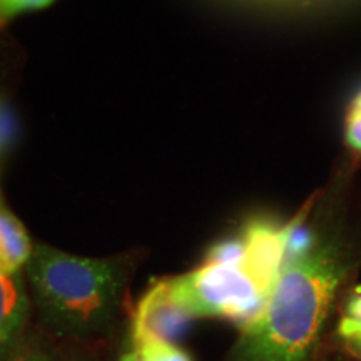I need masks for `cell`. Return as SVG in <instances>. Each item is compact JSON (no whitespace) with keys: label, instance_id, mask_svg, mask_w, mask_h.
Wrapping results in <instances>:
<instances>
[{"label":"cell","instance_id":"cell-8","mask_svg":"<svg viewBox=\"0 0 361 361\" xmlns=\"http://www.w3.org/2000/svg\"><path fill=\"white\" fill-rule=\"evenodd\" d=\"M336 335L341 338V341L361 335V288L346 301L345 314L338 323Z\"/></svg>","mask_w":361,"mask_h":361},{"label":"cell","instance_id":"cell-9","mask_svg":"<svg viewBox=\"0 0 361 361\" xmlns=\"http://www.w3.org/2000/svg\"><path fill=\"white\" fill-rule=\"evenodd\" d=\"M134 351L141 356L142 361H192L186 350L169 343H147Z\"/></svg>","mask_w":361,"mask_h":361},{"label":"cell","instance_id":"cell-6","mask_svg":"<svg viewBox=\"0 0 361 361\" xmlns=\"http://www.w3.org/2000/svg\"><path fill=\"white\" fill-rule=\"evenodd\" d=\"M29 316V300L19 274L0 268V355L19 338Z\"/></svg>","mask_w":361,"mask_h":361},{"label":"cell","instance_id":"cell-14","mask_svg":"<svg viewBox=\"0 0 361 361\" xmlns=\"http://www.w3.org/2000/svg\"><path fill=\"white\" fill-rule=\"evenodd\" d=\"M314 361H350V360H346L345 356H343L338 350L328 348V350L322 351V353L316 356Z\"/></svg>","mask_w":361,"mask_h":361},{"label":"cell","instance_id":"cell-2","mask_svg":"<svg viewBox=\"0 0 361 361\" xmlns=\"http://www.w3.org/2000/svg\"><path fill=\"white\" fill-rule=\"evenodd\" d=\"M25 268L35 303L52 331L80 340L111 333L129 279L128 261L82 258L39 245Z\"/></svg>","mask_w":361,"mask_h":361},{"label":"cell","instance_id":"cell-17","mask_svg":"<svg viewBox=\"0 0 361 361\" xmlns=\"http://www.w3.org/2000/svg\"><path fill=\"white\" fill-rule=\"evenodd\" d=\"M4 20H6V17H4V16H2V12H0V25L4 24Z\"/></svg>","mask_w":361,"mask_h":361},{"label":"cell","instance_id":"cell-4","mask_svg":"<svg viewBox=\"0 0 361 361\" xmlns=\"http://www.w3.org/2000/svg\"><path fill=\"white\" fill-rule=\"evenodd\" d=\"M194 316L176 295L173 278L159 279L139 300L130 324L134 350L147 343L178 345L188 335Z\"/></svg>","mask_w":361,"mask_h":361},{"label":"cell","instance_id":"cell-18","mask_svg":"<svg viewBox=\"0 0 361 361\" xmlns=\"http://www.w3.org/2000/svg\"><path fill=\"white\" fill-rule=\"evenodd\" d=\"M0 204H2V197H0Z\"/></svg>","mask_w":361,"mask_h":361},{"label":"cell","instance_id":"cell-11","mask_svg":"<svg viewBox=\"0 0 361 361\" xmlns=\"http://www.w3.org/2000/svg\"><path fill=\"white\" fill-rule=\"evenodd\" d=\"M346 141L351 147L361 151V92L351 102V107L346 116Z\"/></svg>","mask_w":361,"mask_h":361},{"label":"cell","instance_id":"cell-3","mask_svg":"<svg viewBox=\"0 0 361 361\" xmlns=\"http://www.w3.org/2000/svg\"><path fill=\"white\" fill-rule=\"evenodd\" d=\"M173 283L194 319L221 318L245 326L266 303V296L239 264L204 261L191 273L173 278Z\"/></svg>","mask_w":361,"mask_h":361},{"label":"cell","instance_id":"cell-12","mask_svg":"<svg viewBox=\"0 0 361 361\" xmlns=\"http://www.w3.org/2000/svg\"><path fill=\"white\" fill-rule=\"evenodd\" d=\"M51 2L52 0H0V12L7 19V17L16 16V13L44 8Z\"/></svg>","mask_w":361,"mask_h":361},{"label":"cell","instance_id":"cell-7","mask_svg":"<svg viewBox=\"0 0 361 361\" xmlns=\"http://www.w3.org/2000/svg\"><path fill=\"white\" fill-rule=\"evenodd\" d=\"M34 252L24 224L6 206L0 204V268L7 273H19Z\"/></svg>","mask_w":361,"mask_h":361},{"label":"cell","instance_id":"cell-5","mask_svg":"<svg viewBox=\"0 0 361 361\" xmlns=\"http://www.w3.org/2000/svg\"><path fill=\"white\" fill-rule=\"evenodd\" d=\"M298 219L300 214L288 224H279L259 218L251 219L243 228L241 239L245 245V258L241 268L256 283L266 300L286 263L288 243Z\"/></svg>","mask_w":361,"mask_h":361},{"label":"cell","instance_id":"cell-19","mask_svg":"<svg viewBox=\"0 0 361 361\" xmlns=\"http://www.w3.org/2000/svg\"><path fill=\"white\" fill-rule=\"evenodd\" d=\"M360 336H361V335H360ZM355 338H356V336H355Z\"/></svg>","mask_w":361,"mask_h":361},{"label":"cell","instance_id":"cell-1","mask_svg":"<svg viewBox=\"0 0 361 361\" xmlns=\"http://www.w3.org/2000/svg\"><path fill=\"white\" fill-rule=\"evenodd\" d=\"M353 266L345 239L314 238L308 250L286 259L264 308L241 326L224 361H314Z\"/></svg>","mask_w":361,"mask_h":361},{"label":"cell","instance_id":"cell-15","mask_svg":"<svg viewBox=\"0 0 361 361\" xmlns=\"http://www.w3.org/2000/svg\"><path fill=\"white\" fill-rule=\"evenodd\" d=\"M119 361H142V360L141 356L135 353V351H133V353H126Z\"/></svg>","mask_w":361,"mask_h":361},{"label":"cell","instance_id":"cell-16","mask_svg":"<svg viewBox=\"0 0 361 361\" xmlns=\"http://www.w3.org/2000/svg\"><path fill=\"white\" fill-rule=\"evenodd\" d=\"M22 361H42V360L37 358V356H30V358H25V360H22Z\"/></svg>","mask_w":361,"mask_h":361},{"label":"cell","instance_id":"cell-10","mask_svg":"<svg viewBox=\"0 0 361 361\" xmlns=\"http://www.w3.org/2000/svg\"><path fill=\"white\" fill-rule=\"evenodd\" d=\"M17 134H19L17 117L11 106L0 99V157L7 154L8 149L16 144Z\"/></svg>","mask_w":361,"mask_h":361},{"label":"cell","instance_id":"cell-13","mask_svg":"<svg viewBox=\"0 0 361 361\" xmlns=\"http://www.w3.org/2000/svg\"><path fill=\"white\" fill-rule=\"evenodd\" d=\"M343 346H345V350L348 351L351 356L361 360V336H356V338H351V340L343 341Z\"/></svg>","mask_w":361,"mask_h":361}]
</instances>
